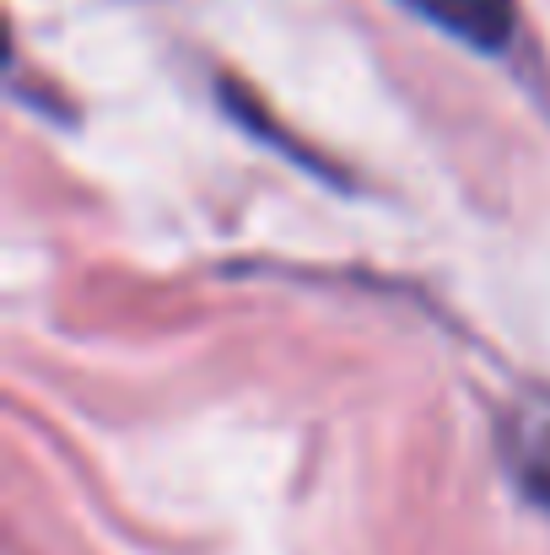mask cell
Here are the masks:
<instances>
[{
	"label": "cell",
	"instance_id": "cell-1",
	"mask_svg": "<svg viewBox=\"0 0 550 555\" xmlns=\"http://www.w3.org/2000/svg\"><path fill=\"white\" fill-rule=\"evenodd\" d=\"M399 5L415 11L421 22H432L437 33L459 38L464 49H481V54H502L519 33L513 0H399Z\"/></svg>",
	"mask_w": 550,
	"mask_h": 555
}]
</instances>
